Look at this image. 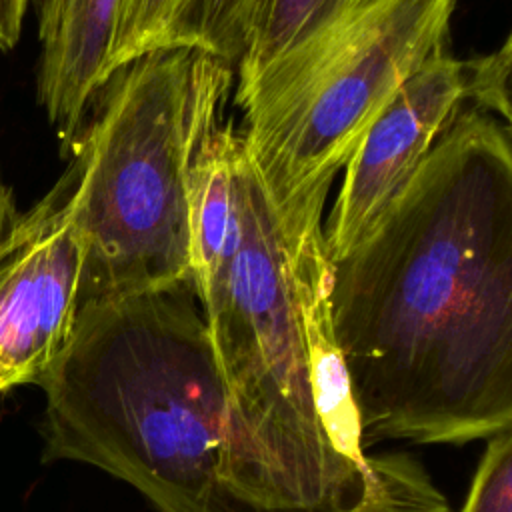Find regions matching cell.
<instances>
[{"instance_id": "cell-13", "label": "cell", "mask_w": 512, "mask_h": 512, "mask_svg": "<svg viewBox=\"0 0 512 512\" xmlns=\"http://www.w3.org/2000/svg\"><path fill=\"white\" fill-rule=\"evenodd\" d=\"M30 0H0V50H12L22 32Z\"/></svg>"}, {"instance_id": "cell-4", "label": "cell", "mask_w": 512, "mask_h": 512, "mask_svg": "<svg viewBox=\"0 0 512 512\" xmlns=\"http://www.w3.org/2000/svg\"><path fill=\"white\" fill-rule=\"evenodd\" d=\"M208 60L188 48L154 50L102 86L68 168L84 244L80 304L190 286L188 168Z\"/></svg>"}, {"instance_id": "cell-1", "label": "cell", "mask_w": 512, "mask_h": 512, "mask_svg": "<svg viewBox=\"0 0 512 512\" xmlns=\"http://www.w3.org/2000/svg\"><path fill=\"white\" fill-rule=\"evenodd\" d=\"M328 304L364 444L510 430V126L462 106L374 230L330 262Z\"/></svg>"}, {"instance_id": "cell-7", "label": "cell", "mask_w": 512, "mask_h": 512, "mask_svg": "<svg viewBox=\"0 0 512 512\" xmlns=\"http://www.w3.org/2000/svg\"><path fill=\"white\" fill-rule=\"evenodd\" d=\"M122 0H42L38 102L64 146L76 142L92 98L108 82Z\"/></svg>"}, {"instance_id": "cell-9", "label": "cell", "mask_w": 512, "mask_h": 512, "mask_svg": "<svg viewBox=\"0 0 512 512\" xmlns=\"http://www.w3.org/2000/svg\"><path fill=\"white\" fill-rule=\"evenodd\" d=\"M256 0H182L176 14L170 46L236 64Z\"/></svg>"}, {"instance_id": "cell-3", "label": "cell", "mask_w": 512, "mask_h": 512, "mask_svg": "<svg viewBox=\"0 0 512 512\" xmlns=\"http://www.w3.org/2000/svg\"><path fill=\"white\" fill-rule=\"evenodd\" d=\"M454 0H346L236 84L244 152L290 254L322 230L336 174L372 120L444 48Z\"/></svg>"}, {"instance_id": "cell-8", "label": "cell", "mask_w": 512, "mask_h": 512, "mask_svg": "<svg viewBox=\"0 0 512 512\" xmlns=\"http://www.w3.org/2000/svg\"><path fill=\"white\" fill-rule=\"evenodd\" d=\"M342 0H256L244 50L236 62L238 84L254 78L266 64L320 26Z\"/></svg>"}, {"instance_id": "cell-6", "label": "cell", "mask_w": 512, "mask_h": 512, "mask_svg": "<svg viewBox=\"0 0 512 512\" xmlns=\"http://www.w3.org/2000/svg\"><path fill=\"white\" fill-rule=\"evenodd\" d=\"M464 102L466 60L444 48L400 84L342 168L336 202L322 224L330 262L374 230Z\"/></svg>"}, {"instance_id": "cell-10", "label": "cell", "mask_w": 512, "mask_h": 512, "mask_svg": "<svg viewBox=\"0 0 512 512\" xmlns=\"http://www.w3.org/2000/svg\"><path fill=\"white\" fill-rule=\"evenodd\" d=\"M180 4L182 0H122L108 62L110 78L132 60L170 46V32Z\"/></svg>"}, {"instance_id": "cell-5", "label": "cell", "mask_w": 512, "mask_h": 512, "mask_svg": "<svg viewBox=\"0 0 512 512\" xmlns=\"http://www.w3.org/2000/svg\"><path fill=\"white\" fill-rule=\"evenodd\" d=\"M70 172L20 210L0 172V394L38 384L68 344L80 310L84 244Z\"/></svg>"}, {"instance_id": "cell-11", "label": "cell", "mask_w": 512, "mask_h": 512, "mask_svg": "<svg viewBox=\"0 0 512 512\" xmlns=\"http://www.w3.org/2000/svg\"><path fill=\"white\" fill-rule=\"evenodd\" d=\"M460 512H512V428L488 438Z\"/></svg>"}, {"instance_id": "cell-12", "label": "cell", "mask_w": 512, "mask_h": 512, "mask_svg": "<svg viewBox=\"0 0 512 512\" xmlns=\"http://www.w3.org/2000/svg\"><path fill=\"white\" fill-rule=\"evenodd\" d=\"M512 42L506 38L502 46L490 54L466 60V102L470 108L486 112L510 126V52Z\"/></svg>"}, {"instance_id": "cell-14", "label": "cell", "mask_w": 512, "mask_h": 512, "mask_svg": "<svg viewBox=\"0 0 512 512\" xmlns=\"http://www.w3.org/2000/svg\"><path fill=\"white\" fill-rule=\"evenodd\" d=\"M342 2H346V0H342Z\"/></svg>"}, {"instance_id": "cell-2", "label": "cell", "mask_w": 512, "mask_h": 512, "mask_svg": "<svg viewBox=\"0 0 512 512\" xmlns=\"http://www.w3.org/2000/svg\"><path fill=\"white\" fill-rule=\"evenodd\" d=\"M36 386L46 462L96 466L158 512H302L242 436L188 284L82 302Z\"/></svg>"}]
</instances>
